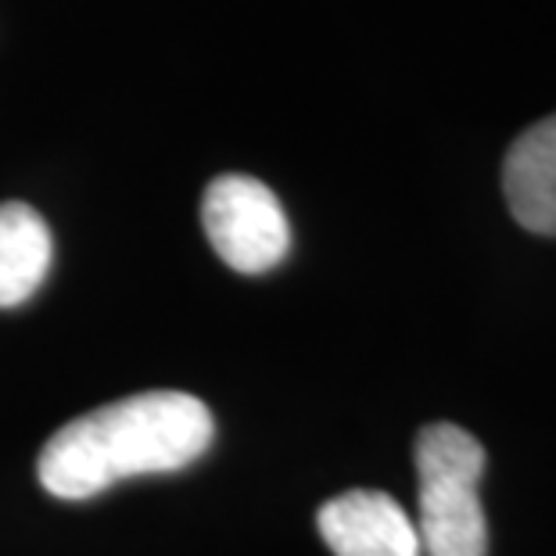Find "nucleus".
I'll return each mask as SVG.
<instances>
[{"instance_id":"nucleus-2","label":"nucleus","mask_w":556,"mask_h":556,"mask_svg":"<svg viewBox=\"0 0 556 556\" xmlns=\"http://www.w3.org/2000/svg\"><path fill=\"white\" fill-rule=\"evenodd\" d=\"M484 448L456 424H431L417 438L420 549L428 556H489V520L481 510Z\"/></svg>"},{"instance_id":"nucleus-5","label":"nucleus","mask_w":556,"mask_h":556,"mask_svg":"<svg viewBox=\"0 0 556 556\" xmlns=\"http://www.w3.org/2000/svg\"><path fill=\"white\" fill-rule=\"evenodd\" d=\"M510 216L539 238H556V115L525 129L503 162Z\"/></svg>"},{"instance_id":"nucleus-3","label":"nucleus","mask_w":556,"mask_h":556,"mask_svg":"<svg viewBox=\"0 0 556 556\" xmlns=\"http://www.w3.org/2000/svg\"><path fill=\"white\" fill-rule=\"evenodd\" d=\"M201 223L216 255L238 274H266L291 252V223L263 180L216 176L201 198Z\"/></svg>"},{"instance_id":"nucleus-1","label":"nucleus","mask_w":556,"mask_h":556,"mask_svg":"<svg viewBox=\"0 0 556 556\" xmlns=\"http://www.w3.org/2000/svg\"><path fill=\"white\" fill-rule=\"evenodd\" d=\"M212 431V413L194 395H129L65 424L40 453V484L58 500H90L123 478L194 464Z\"/></svg>"},{"instance_id":"nucleus-6","label":"nucleus","mask_w":556,"mask_h":556,"mask_svg":"<svg viewBox=\"0 0 556 556\" xmlns=\"http://www.w3.org/2000/svg\"><path fill=\"white\" fill-rule=\"evenodd\" d=\"M54 241L37 208L22 201L0 205V309H15L37 294L51 269Z\"/></svg>"},{"instance_id":"nucleus-4","label":"nucleus","mask_w":556,"mask_h":556,"mask_svg":"<svg viewBox=\"0 0 556 556\" xmlns=\"http://www.w3.org/2000/svg\"><path fill=\"white\" fill-rule=\"evenodd\" d=\"M316 528L334 556H424L417 525L384 492H345L319 506Z\"/></svg>"}]
</instances>
